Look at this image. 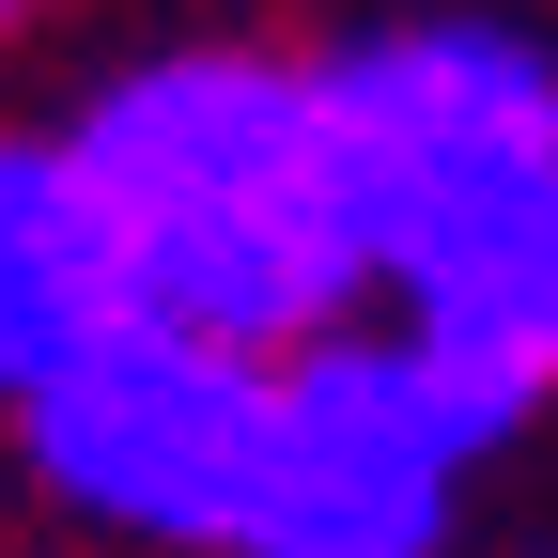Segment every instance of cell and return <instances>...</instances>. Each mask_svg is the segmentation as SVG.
I'll list each match as a JSON object with an SVG mask.
<instances>
[{
    "label": "cell",
    "mask_w": 558,
    "mask_h": 558,
    "mask_svg": "<svg viewBox=\"0 0 558 558\" xmlns=\"http://www.w3.org/2000/svg\"><path fill=\"white\" fill-rule=\"evenodd\" d=\"M62 140L124 233L140 326L233 341V357H311L326 326L373 311L357 171H341V109L311 47H248V32L140 47L124 78L62 109Z\"/></svg>",
    "instance_id": "1"
},
{
    "label": "cell",
    "mask_w": 558,
    "mask_h": 558,
    "mask_svg": "<svg viewBox=\"0 0 558 558\" xmlns=\"http://www.w3.org/2000/svg\"><path fill=\"white\" fill-rule=\"evenodd\" d=\"M311 62L357 171L373 311L558 403V47L450 0V16H373Z\"/></svg>",
    "instance_id": "2"
},
{
    "label": "cell",
    "mask_w": 558,
    "mask_h": 558,
    "mask_svg": "<svg viewBox=\"0 0 558 558\" xmlns=\"http://www.w3.org/2000/svg\"><path fill=\"white\" fill-rule=\"evenodd\" d=\"M543 418L527 373L418 341L388 311L326 326L311 357H279V418H264V497L233 558H450L465 481Z\"/></svg>",
    "instance_id": "3"
},
{
    "label": "cell",
    "mask_w": 558,
    "mask_h": 558,
    "mask_svg": "<svg viewBox=\"0 0 558 558\" xmlns=\"http://www.w3.org/2000/svg\"><path fill=\"white\" fill-rule=\"evenodd\" d=\"M264 418H279V357L124 326L47 403H16V450H32V497L62 527L140 543V558H233L248 497H264Z\"/></svg>",
    "instance_id": "4"
},
{
    "label": "cell",
    "mask_w": 558,
    "mask_h": 558,
    "mask_svg": "<svg viewBox=\"0 0 558 558\" xmlns=\"http://www.w3.org/2000/svg\"><path fill=\"white\" fill-rule=\"evenodd\" d=\"M140 326V279H124V233L78 171V140L62 124H16L0 140V418L47 403L78 357Z\"/></svg>",
    "instance_id": "5"
},
{
    "label": "cell",
    "mask_w": 558,
    "mask_h": 558,
    "mask_svg": "<svg viewBox=\"0 0 558 558\" xmlns=\"http://www.w3.org/2000/svg\"><path fill=\"white\" fill-rule=\"evenodd\" d=\"M16 32H32V0H0V47H16Z\"/></svg>",
    "instance_id": "6"
}]
</instances>
